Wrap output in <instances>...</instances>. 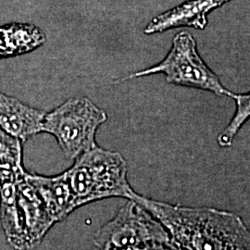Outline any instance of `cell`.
Wrapping results in <instances>:
<instances>
[{"label":"cell","mask_w":250,"mask_h":250,"mask_svg":"<svg viewBox=\"0 0 250 250\" xmlns=\"http://www.w3.org/2000/svg\"><path fill=\"white\" fill-rule=\"evenodd\" d=\"M28 176L43 198L56 224L66 219L76 209L72 191L64 172L55 176H44L29 172Z\"/></svg>","instance_id":"cell-9"},{"label":"cell","mask_w":250,"mask_h":250,"mask_svg":"<svg viewBox=\"0 0 250 250\" xmlns=\"http://www.w3.org/2000/svg\"><path fill=\"white\" fill-rule=\"evenodd\" d=\"M114 250H173V248L171 244H157V245H147V246L126 247V248Z\"/></svg>","instance_id":"cell-13"},{"label":"cell","mask_w":250,"mask_h":250,"mask_svg":"<svg viewBox=\"0 0 250 250\" xmlns=\"http://www.w3.org/2000/svg\"><path fill=\"white\" fill-rule=\"evenodd\" d=\"M130 199L161 222L169 232L173 250H250L249 228L233 212L173 205L136 192Z\"/></svg>","instance_id":"cell-1"},{"label":"cell","mask_w":250,"mask_h":250,"mask_svg":"<svg viewBox=\"0 0 250 250\" xmlns=\"http://www.w3.org/2000/svg\"><path fill=\"white\" fill-rule=\"evenodd\" d=\"M22 144L0 129V188L14 184L25 175Z\"/></svg>","instance_id":"cell-10"},{"label":"cell","mask_w":250,"mask_h":250,"mask_svg":"<svg viewBox=\"0 0 250 250\" xmlns=\"http://www.w3.org/2000/svg\"><path fill=\"white\" fill-rule=\"evenodd\" d=\"M45 113L0 91V129L22 143L42 133Z\"/></svg>","instance_id":"cell-8"},{"label":"cell","mask_w":250,"mask_h":250,"mask_svg":"<svg viewBox=\"0 0 250 250\" xmlns=\"http://www.w3.org/2000/svg\"><path fill=\"white\" fill-rule=\"evenodd\" d=\"M232 99L236 102V111L230 124L218 136V144L222 147H229L240 131L242 126L249 120L250 115V96L248 94H234Z\"/></svg>","instance_id":"cell-11"},{"label":"cell","mask_w":250,"mask_h":250,"mask_svg":"<svg viewBox=\"0 0 250 250\" xmlns=\"http://www.w3.org/2000/svg\"><path fill=\"white\" fill-rule=\"evenodd\" d=\"M107 120V113L89 99L73 98L45 113L42 133L53 135L65 157L76 160L98 146L97 132Z\"/></svg>","instance_id":"cell-4"},{"label":"cell","mask_w":250,"mask_h":250,"mask_svg":"<svg viewBox=\"0 0 250 250\" xmlns=\"http://www.w3.org/2000/svg\"><path fill=\"white\" fill-rule=\"evenodd\" d=\"M28 173L0 188V223L8 244L15 250H33L56 224Z\"/></svg>","instance_id":"cell-2"},{"label":"cell","mask_w":250,"mask_h":250,"mask_svg":"<svg viewBox=\"0 0 250 250\" xmlns=\"http://www.w3.org/2000/svg\"><path fill=\"white\" fill-rule=\"evenodd\" d=\"M157 244H170L169 232L160 221L134 199H128L94 237V245L99 250Z\"/></svg>","instance_id":"cell-6"},{"label":"cell","mask_w":250,"mask_h":250,"mask_svg":"<svg viewBox=\"0 0 250 250\" xmlns=\"http://www.w3.org/2000/svg\"><path fill=\"white\" fill-rule=\"evenodd\" d=\"M17 57L8 24L0 26V60Z\"/></svg>","instance_id":"cell-12"},{"label":"cell","mask_w":250,"mask_h":250,"mask_svg":"<svg viewBox=\"0 0 250 250\" xmlns=\"http://www.w3.org/2000/svg\"><path fill=\"white\" fill-rule=\"evenodd\" d=\"M231 0H188L177 7L155 17L144 33L153 35L179 27L203 30L208 24V14Z\"/></svg>","instance_id":"cell-7"},{"label":"cell","mask_w":250,"mask_h":250,"mask_svg":"<svg viewBox=\"0 0 250 250\" xmlns=\"http://www.w3.org/2000/svg\"><path fill=\"white\" fill-rule=\"evenodd\" d=\"M158 73L164 74L166 81L172 84L205 90L219 97L234 96V93L224 87L218 75L200 57L195 38L188 32H181L173 37L171 48L161 62L132 73L125 79Z\"/></svg>","instance_id":"cell-5"},{"label":"cell","mask_w":250,"mask_h":250,"mask_svg":"<svg viewBox=\"0 0 250 250\" xmlns=\"http://www.w3.org/2000/svg\"><path fill=\"white\" fill-rule=\"evenodd\" d=\"M64 173L76 209L111 197L130 199L135 193L127 178L125 158L98 146L82 154Z\"/></svg>","instance_id":"cell-3"}]
</instances>
